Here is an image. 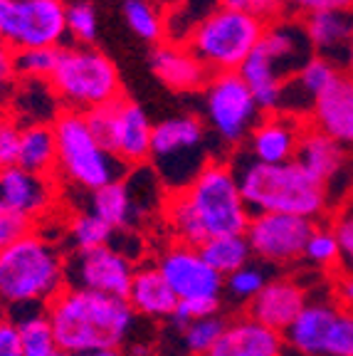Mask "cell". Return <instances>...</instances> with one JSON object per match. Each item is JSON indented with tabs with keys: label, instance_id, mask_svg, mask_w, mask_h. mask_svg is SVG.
Masks as SVG:
<instances>
[{
	"label": "cell",
	"instance_id": "obj_43",
	"mask_svg": "<svg viewBox=\"0 0 353 356\" xmlns=\"http://www.w3.org/2000/svg\"><path fill=\"white\" fill-rule=\"evenodd\" d=\"M334 233L338 238V248H341V265L348 275L353 277V211H343L338 216Z\"/></svg>",
	"mask_w": 353,
	"mask_h": 356
},
{
	"label": "cell",
	"instance_id": "obj_26",
	"mask_svg": "<svg viewBox=\"0 0 353 356\" xmlns=\"http://www.w3.org/2000/svg\"><path fill=\"white\" fill-rule=\"evenodd\" d=\"M151 70L156 77L171 89L190 92V89L208 87L213 79L210 70L188 50V47H176V44H161L151 55Z\"/></svg>",
	"mask_w": 353,
	"mask_h": 356
},
{
	"label": "cell",
	"instance_id": "obj_33",
	"mask_svg": "<svg viewBox=\"0 0 353 356\" xmlns=\"http://www.w3.org/2000/svg\"><path fill=\"white\" fill-rule=\"evenodd\" d=\"M60 57L62 47H33V50L13 52V65H15V74L20 77L50 82L60 65Z\"/></svg>",
	"mask_w": 353,
	"mask_h": 356
},
{
	"label": "cell",
	"instance_id": "obj_1",
	"mask_svg": "<svg viewBox=\"0 0 353 356\" xmlns=\"http://www.w3.org/2000/svg\"><path fill=\"white\" fill-rule=\"evenodd\" d=\"M163 216L176 243L193 248L220 235H245L252 220L238 176L220 161H210L188 188L173 193Z\"/></svg>",
	"mask_w": 353,
	"mask_h": 356
},
{
	"label": "cell",
	"instance_id": "obj_17",
	"mask_svg": "<svg viewBox=\"0 0 353 356\" xmlns=\"http://www.w3.org/2000/svg\"><path fill=\"white\" fill-rule=\"evenodd\" d=\"M52 203H55V186L50 176H40L20 166L0 171V206L35 222L50 213Z\"/></svg>",
	"mask_w": 353,
	"mask_h": 356
},
{
	"label": "cell",
	"instance_id": "obj_18",
	"mask_svg": "<svg viewBox=\"0 0 353 356\" xmlns=\"http://www.w3.org/2000/svg\"><path fill=\"white\" fill-rule=\"evenodd\" d=\"M306 124L289 114L262 119L247 136V156L257 163H287L297 159Z\"/></svg>",
	"mask_w": 353,
	"mask_h": 356
},
{
	"label": "cell",
	"instance_id": "obj_36",
	"mask_svg": "<svg viewBox=\"0 0 353 356\" xmlns=\"http://www.w3.org/2000/svg\"><path fill=\"white\" fill-rule=\"evenodd\" d=\"M304 260L316 267H331L341 262V248H338V238L334 228L316 225L314 233L306 240V248H304Z\"/></svg>",
	"mask_w": 353,
	"mask_h": 356
},
{
	"label": "cell",
	"instance_id": "obj_24",
	"mask_svg": "<svg viewBox=\"0 0 353 356\" xmlns=\"http://www.w3.org/2000/svg\"><path fill=\"white\" fill-rule=\"evenodd\" d=\"M302 25L316 57H324L336 67L346 65L353 35V10L311 13V15H304Z\"/></svg>",
	"mask_w": 353,
	"mask_h": 356
},
{
	"label": "cell",
	"instance_id": "obj_20",
	"mask_svg": "<svg viewBox=\"0 0 353 356\" xmlns=\"http://www.w3.org/2000/svg\"><path fill=\"white\" fill-rule=\"evenodd\" d=\"M311 129L353 149V77H341L314 102Z\"/></svg>",
	"mask_w": 353,
	"mask_h": 356
},
{
	"label": "cell",
	"instance_id": "obj_10",
	"mask_svg": "<svg viewBox=\"0 0 353 356\" xmlns=\"http://www.w3.org/2000/svg\"><path fill=\"white\" fill-rule=\"evenodd\" d=\"M89 129L106 151L126 166H138L151 156V127L146 111L133 102L116 97L97 109L84 111Z\"/></svg>",
	"mask_w": 353,
	"mask_h": 356
},
{
	"label": "cell",
	"instance_id": "obj_48",
	"mask_svg": "<svg viewBox=\"0 0 353 356\" xmlns=\"http://www.w3.org/2000/svg\"><path fill=\"white\" fill-rule=\"evenodd\" d=\"M52 356H124L122 349H94V351H57Z\"/></svg>",
	"mask_w": 353,
	"mask_h": 356
},
{
	"label": "cell",
	"instance_id": "obj_3",
	"mask_svg": "<svg viewBox=\"0 0 353 356\" xmlns=\"http://www.w3.org/2000/svg\"><path fill=\"white\" fill-rule=\"evenodd\" d=\"M240 191L252 216L284 213L316 220L329 211L321 184L299 161L257 163L247 154L232 163Z\"/></svg>",
	"mask_w": 353,
	"mask_h": 356
},
{
	"label": "cell",
	"instance_id": "obj_46",
	"mask_svg": "<svg viewBox=\"0 0 353 356\" xmlns=\"http://www.w3.org/2000/svg\"><path fill=\"white\" fill-rule=\"evenodd\" d=\"M13 79H15V65H13V50L0 42V99L6 97L10 89Z\"/></svg>",
	"mask_w": 353,
	"mask_h": 356
},
{
	"label": "cell",
	"instance_id": "obj_21",
	"mask_svg": "<svg viewBox=\"0 0 353 356\" xmlns=\"http://www.w3.org/2000/svg\"><path fill=\"white\" fill-rule=\"evenodd\" d=\"M338 77H341V70H338L334 62L314 55L287 84H284L281 104L277 114H289V117H297V119H302L299 114H309L311 117L314 102L319 99Z\"/></svg>",
	"mask_w": 353,
	"mask_h": 356
},
{
	"label": "cell",
	"instance_id": "obj_11",
	"mask_svg": "<svg viewBox=\"0 0 353 356\" xmlns=\"http://www.w3.org/2000/svg\"><path fill=\"white\" fill-rule=\"evenodd\" d=\"M65 35L62 0H0V42L10 50L60 47Z\"/></svg>",
	"mask_w": 353,
	"mask_h": 356
},
{
	"label": "cell",
	"instance_id": "obj_29",
	"mask_svg": "<svg viewBox=\"0 0 353 356\" xmlns=\"http://www.w3.org/2000/svg\"><path fill=\"white\" fill-rule=\"evenodd\" d=\"M15 312L17 317L13 322L17 327L22 356H52L60 351L50 317H47V307H22Z\"/></svg>",
	"mask_w": 353,
	"mask_h": 356
},
{
	"label": "cell",
	"instance_id": "obj_38",
	"mask_svg": "<svg viewBox=\"0 0 353 356\" xmlns=\"http://www.w3.org/2000/svg\"><path fill=\"white\" fill-rule=\"evenodd\" d=\"M20 139L22 127L15 117L0 114V171L17 166L20 159Z\"/></svg>",
	"mask_w": 353,
	"mask_h": 356
},
{
	"label": "cell",
	"instance_id": "obj_31",
	"mask_svg": "<svg viewBox=\"0 0 353 356\" xmlns=\"http://www.w3.org/2000/svg\"><path fill=\"white\" fill-rule=\"evenodd\" d=\"M205 262H208L217 275L227 277V275L238 273L245 265L252 262V248H249L245 235H220V238H210L208 243L200 245Z\"/></svg>",
	"mask_w": 353,
	"mask_h": 356
},
{
	"label": "cell",
	"instance_id": "obj_25",
	"mask_svg": "<svg viewBox=\"0 0 353 356\" xmlns=\"http://www.w3.org/2000/svg\"><path fill=\"white\" fill-rule=\"evenodd\" d=\"M129 305L136 312V317L156 319V322H168L178 307V297L173 295L171 284L154 265L136 267L131 289H129Z\"/></svg>",
	"mask_w": 353,
	"mask_h": 356
},
{
	"label": "cell",
	"instance_id": "obj_27",
	"mask_svg": "<svg viewBox=\"0 0 353 356\" xmlns=\"http://www.w3.org/2000/svg\"><path fill=\"white\" fill-rule=\"evenodd\" d=\"M338 314L336 305L329 302H309L302 314L294 319L292 327L284 332V344L304 356H324L326 339L331 332V324Z\"/></svg>",
	"mask_w": 353,
	"mask_h": 356
},
{
	"label": "cell",
	"instance_id": "obj_32",
	"mask_svg": "<svg viewBox=\"0 0 353 356\" xmlns=\"http://www.w3.org/2000/svg\"><path fill=\"white\" fill-rule=\"evenodd\" d=\"M111 238H114V228H109L101 218H97L89 211L72 216V220L67 225V240L72 245V252L104 248V245H111Z\"/></svg>",
	"mask_w": 353,
	"mask_h": 356
},
{
	"label": "cell",
	"instance_id": "obj_30",
	"mask_svg": "<svg viewBox=\"0 0 353 356\" xmlns=\"http://www.w3.org/2000/svg\"><path fill=\"white\" fill-rule=\"evenodd\" d=\"M17 166L25 168V171L40 173V176H50L52 168L57 166L55 129L47 127V124H28V127H22Z\"/></svg>",
	"mask_w": 353,
	"mask_h": 356
},
{
	"label": "cell",
	"instance_id": "obj_9",
	"mask_svg": "<svg viewBox=\"0 0 353 356\" xmlns=\"http://www.w3.org/2000/svg\"><path fill=\"white\" fill-rule=\"evenodd\" d=\"M52 89L74 111H89L119 97V72L99 50L67 47L52 74Z\"/></svg>",
	"mask_w": 353,
	"mask_h": 356
},
{
	"label": "cell",
	"instance_id": "obj_16",
	"mask_svg": "<svg viewBox=\"0 0 353 356\" xmlns=\"http://www.w3.org/2000/svg\"><path fill=\"white\" fill-rule=\"evenodd\" d=\"M156 267L171 284L178 302L183 300H220L225 292V277L205 262L200 248L173 243L161 252Z\"/></svg>",
	"mask_w": 353,
	"mask_h": 356
},
{
	"label": "cell",
	"instance_id": "obj_5",
	"mask_svg": "<svg viewBox=\"0 0 353 356\" xmlns=\"http://www.w3.org/2000/svg\"><path fill=\"white\" fill-rule=\"evenodd\" d=\"M314 57L302 22L281 20L265 30L260 44L240 67V77L252 89L262 111H279L284 84Z\"/></svg>",
	"mask_w": 353,
	"mask_h": 356
},
{
	"label": "cell",
	"instance_id": "obj_8",
	"mask_svg": "<svg viewBox=\"0 0 353 356\" xmlns=\"http://www.w3.org/2000/svg\"><path fill=\"white\" fill-rule=\"evenodd\" d=\"M151 161L156 176L178 193L193 184L195 176L208 166L205 161V127L198 117L183 114L161 122L151 136Z\"/></svg>",
	"mask_w": 353,
	"mask_h": 356
},
{
	"label": "cell",
	"instance_id": "obj_19",
	"mask_svg": "<svg viewBox=\"0 0 353 356\" xmlns=\"http://www.w3.org/2000/svg\"><path fill=\"white\" fill-rule=\"evenodd\" d=\"M306 305V292L294 280L277 277L270 280L267 287L247 305V317L284 334Z\"/></svg>",
	"mask_w": 353,
	"mask_h": 356
},
{
	"label": "cell",
	"instance_id": "obj_41",
	"mask_svg": "<svg viewBox=\"0 0 353 356\" xmlns=\"http://www.w3.org/2000/svg\"><path fill=\"white\" fill-rule=\"evenodd\" d=\"M284 0H220V8L235 13H245V15L260 17V20H270L277 17L284 10Z\"/></svg>",
	"mask_w": 353,
	"mask_h": 356
},
{
	"label": "cell",
	"instance_id": "obj_35",
	"mask_svg": "<svg viewBox=\"0 0 353 356\" xmlns=\"http://www.w3.org/2000/svg\"><path fill=\"white\" fill-rule=\"evenodd\" d=\"M124 17H126L129 28L146 42H158L163 35V17H161L158 8L151 6L149 0H126Z\"/></svg>",
	"mask_w": 353,
	"mask_h": 356
},
{
	"label": "cell",
	"instance_id": "obj_22",
	"mask_svg": "<svg viewBox=\"0 0 353 356\" xmlns=\"http://www.w3.org/2000/svg\"><path fill=\"white\" fill-rule=\"evenodd\" d=\"M284 334L254 322L252 317H235L225 322L220 339L210 356H281Z\"/></svg>",
	"mask_w": 353,
	"mask_h": 356
},
{
	"label": "cell",
	"instance_id": "obj_2",
	"mask_svg": "<svg viewBox=\"0 0 353 356\" xmlns=\"http://www.w3.org/2000/svg\"><path fill=\"white\" fill-rule=\"evenodd\" d=\"M60 351L119 349L136 327V312L124 297L65 287L47 305Z\"/></svg>",
	"mask_w": 353,
	"mask_h": 356
},
{
	"label": "cell",
	"instance_id": "obj_23",
	"mask_svg": "<svg viewBox=\"0 0 353 356\" xmlns=\"http://www.w3.org/2000/svg\"><path fill=\"white\" fill-rule=\"evenodd\" d=\"M222 329H225V319L220 314L188 324L166 322L156 339V356H210Z\"/></svg>",
	"mask_w": 353,
	"mask_h": 356
},
{
	"label": "cell",
	"instance_id": "obj_7",
	"mask_svg": "<svg viewBox=\"0 0 353 356\" xmlns=\"http://www.w3.org/2000/svg\"><path fill=\"white\" fill-rule=\"evenodd\" d=\"M267 25L265 20L245 13L220 10L210 13L190 33L188 50L210 70V74L240 72L252 50L260 44Z\"/></svg>",
	"mask_w": 353,
	"mask_h": 356
},
{
	"label": "cell",
	"instance_id": "obj_13",
	"mask_svg": "<svg viewBox=\"0 0 353 356\" xmlns=\"http://www.w3.org/2000/svg\"><path fill=\"white\" fill-rule=\"evenodd\" d=\"M136 265L129 252L119 250L114 245L94 248V250L72 252L65 262L67 287L89 289L111 297H129Z\"/></svg>",
	"mask_w": 353,
	"mask_h": 356
},
{
	"label": "cell",
	"instance_id": "obj_39",
	"mask_svg": "<svg viewBox=\"0 0 353 356\" xmlns=\"http://www.w3.org/2000/svg\"><path fill=\"white\" fill-rule=\"evenodd\" d=\"M67 33L72 35L77 42L89 44L97 38V13L87 3L67 8Z\"/></svg>",
	"mask_w": 353,
	"mask_h": 356
},
{
	"label": "cell",
	"instance_id": "obj_44",
	"mask_svg": "<svg viewBox=\"0 0 353 356\" xmlns=\"http://www.w3.org/2000/svg\"><path fill=\"white\" fill-rule=\"evenodd\" d=\"M289 8L299 10L302 15L329 10H353V0H284Z\"/></svg>",
	"mask_w": 353,
	"mask_h": 356
},
{
	"label": "cell",
	"instance_id": "obj_45",
	"mask_svg": "<svg viewBox=\"0 0 353 356\" xmlns=\"http://www.w3.org/2000/svg\"><path fill=\"white\" fill-rule=\"evenodd\" d=\"M0 356H22L20 337L13 319H0Z\"/></svg>",
	"mask_w": 353,
	"mask_h": 356
},
{
	"label": "cell",
	"instance_id": "obj_28",
	"mask_svg": "<svg viewBox=\"0 0 353 356\" xmlns=\"http://www.w3.org/2000/svg\"><path fill=\"white\" fill-rule=\"evenodd\" d=\"M87 211L101 218L116 233V230H129L136 225L138 216H141V203L133 195L129 181H114V184L101 186L89 193Z\"/></svg>",
	"mask_w": 353,
	"mask_h": 356
},
{
	"label": "cell",
	"instance_id": "obj_6",
	"mask_svg": "<svg viewBox=\"0 0 353 356\" xmlns=\"http://www.w3.org/2000/svg\"><path fill=\"white\" fill-rule=\"evenodd\" d=\"M52 129L57 139V166L74 186L92 193L101 186L124 181L129 166L101 146L82 111L67 109L57 114Z\"/></svg>",
	"mask_w": 353,
	"mask_h": 356
},
{
	"label": "cell",
	"instance_id": "obj_49",
	"mask_svg": "<svg viewBox=\"0 0 353 356\" xmlns=\"http://www.w3.org/2000/svg\"><path fill=\"white\" fill-rule=\"evenodd\" d=\"M346 67L353 72V35H351V44H348V62H346Z\"/></svg>",
	"mask_w": 353,
	"mask_h": 356
},
{
	"label": "cell",
	"instance_id": "obj_42",
	"mask_svg": "<svg viewBox=\"0 0 353 356\" xmlns=\"http://www.w3.org/2000/svg\"><path fill=\"white\" fill-rule=\"evenodd\" d=\"M220 314V300H183L178 302L173 317L168 319L171 324H188L195 319L215 317Z\"/></svg>",
	"mask_w": 353,
	"mask_h": 356
},
{
	"label": "cell",
	"instance_id": "obj_34",
	"mask_svg": "<svg viewBox=\"0 0 353 356\" xmlns=\"http://www.w3.org/2000/svg\"><path fill=\"white\" fill-rule=\"evenodd\" d=\"M270 282V275H267L265 265H245L243 270L232 273L225 277V292L232 302H243V305H249L254 297L260 295L262 289Z\"/></svg>",
	"mask_w": 353,
	"mask_h": 356
},
{
	"label": "cell",
	"instance_id": "obj_40",
	"mask_svg": "<svg viewBox=\"0 0 353 356\" xmlns=\"http://www.w3.org/2000/svg\"><path fill=\"white\" fill-rule=\"evenodd\" d=\"M30 233H33V222L28 218H22L20 213L0 206V252L8 250L10 245L20 243Z\"/></svg>",
	"mask_w": 353,
	"mask_h": 356
},
{
	"label": "cell",
	"instance_id": "obj_4",
	"mask_svg": "<svg viewBox=\"0 0 353 356\" xmlns=\"http://www.w3.org/2000/svg\"><path fill=\"white\" fill-rule=\"evenodd\" d=\"M65 262L52 240L35 230L25 235L0 252V305L47 307L67 287Z\"/></svg>",
	"mask_w": 353,
	"mask_h": 356
},
{
	"label": "cell",
	"instance_id": "obj_15",
	"mask_svg": "<svg viewBox=\"0 0 353 356\" xmlns=\"http://www.w3.org/2000/svg\"><path fill=\"white\" fill-rule=\"evenodd\" d=\"M314 228L316 222L309 218L260 213V216H252L245 238L262 262L287 265V262L304 257V248H306V240L314 233Z\"/></svg>",
	"mask_w": 353,
	"mask_h": 356
},
{
	"label": "cell",
	"instance_id": "obj_14",
	"mask_svg": "<svg viewBox=\"0 0 353 356\" xmlns=\"http://www.w3.org/2000/svg\"><path fill=\"white\" fill-rule=\"evenodd\" d=\"M294 161L302 163L321 184L329 208L353 193V149L334 141L331 136L306 127Z\"/></svg>",
	"mask_w": 353,
	"mask_h": 356
},
{
	"label": "cell",
	"instance_id": "obj_47",
	"mask_svg": "<svg viewBox=\"0 0 353 356\" xmlns=\"http://www.w3.org/2000/svg\"><path fill=\"white\" fill-rule=\"evenodd\" d=\"M338 300L346 305V309H353V277L346 275V277L338 282Z\"/></svg>",
	"mask_w": 353,
	"mask_h": 356
},
{
	"label": "cell",
	"instance_id": "obj_12",
	"mask_svg": "<svg viewBox=\"0 0 353 356\" xmlns=\"http://www.w3.org/2000/svg\"><path fill=\"white\" fill-rule=\"evenodd\" d=\"M205 111L213 131L227 144H240L260 124V104L240 72L215 74L205 87Z\"/></svg>",
	"mask_w": 353,
	"mask_h": 356
},
{
	"label": "cell",
	"instance_id": "obj_37",
	"mask_svg": "<svg viewBox=\"0 0 353 356\" xmlns=\"http://www.w3.org/2000/svg\"><path fill=\"white\" fill-rule=\"evenodd\" d=\"M324 356H353V309H338L326 339Z\"/></svg>",
	"mask_w": 353,
	"mask_h": 356
}]
</instances>
